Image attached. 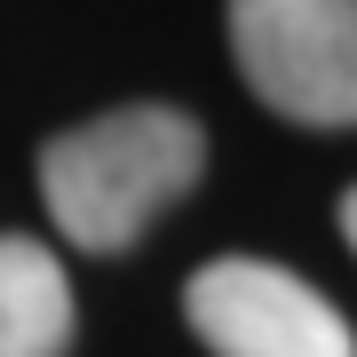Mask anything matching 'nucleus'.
<instances>
[{
    "label": "nucleus",
    "instance_id": "4",
    "mask_svg": "<svg viewBox=\"0 0 357 357\" xmlns=\"http://www.w3.org/2000/svg\"><path fill=\"white\" fill-rule=\"evenodd\" d=\"M72 349V278L24 230H0V357H64Z\"/></svg>",
    "mask_w": 357,
    "mask_h": 357
},
{
    "label": "nucleus",
    "instance_id": "5",
    "mask_svg": "<svg viewBox=\"0 0 357 357\" xmlns=\"http://www.w3.org/2000/svg\"><path fill=\"white\" fill-rule=\"evenodd\" d=\"M342 238H349V255H357V183L342 191Z\"/></svg>",
    "mask_w": 357,
    "mask_h": 357
},
{
    "label": "nucleus",
    "instance_id": "2",
    "mask_svg": "<svg viewBox=\"0 0 357 357\" xmlns=\"http://www.w3.org/2000/svg\"><path fill=\"white\" fill-rule=\"evenodd\" d=\"M230 56L294 128H357V0H230Z\"/></svg>",
    "mask_w": 357,
    "mask_h": 357
},
{
    "label": "nucleus",
    "instance_id": "3",
    "mask_svg": "<svg viewBox=\"0 0 357 357\" xmlns=\"http://www.w3.org/2000/svg\"><path fill=\"white\" fill-rule=\"evenodd\" d=\"M183 318L215 357H357L349 318L302 270L262 255H215L183 286Z\"/></svg>",
    "mask_w": 357,
    "mask_h": 357
},
{
    "label": "nucleus",
    "instance_id": "1",
    "mask_svg": "<svg viewBox=\"0 0 357 357\" xmlns=\"http://www.w3.org/2000/svg\"><path fill=\"white\" fill-rule=\"evenodd\" d=\"M206 175V128L175 103H112L40 143L48 222L79 255H128Z\"/></svg>",
    "mask_w": 357,
    "mask_h": 357
}]
</instances>
